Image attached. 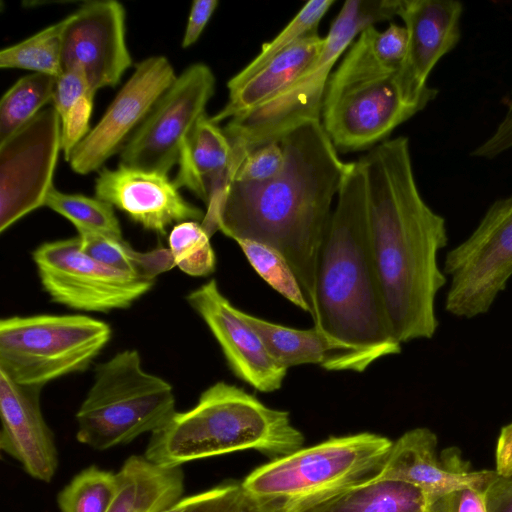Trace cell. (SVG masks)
<instances>
[{
    "mask_svg": "<svg viewBox=\"0 0 512 512\" xmlns=\"http://www.w3.org/2000/svg\"><path fill=\"white\" fill-rule=\"evenodd\" d=\"M359 160L389 331L400 344L431 339L439 325L436 295L447 281L437 261L438 251L448 243L446 221L420 194L407 137L385 140Z\"/></svg>",
    "mask_w": 512,
    "mask_h": 512,
    "instance_id": "1",
    "label": "cell"
},
{
    "mask_svg": "<svg viewBox=\"0 0 512 512\" xmlns=\"http://www.w3.org/2000/svg\"><path fill=\"white\" fill-rule=\"evenodd\" d=\"M282 170L259 183L231 181L221 202L217 230L234 241L253 240L289 263L311 308L321 244L349 162H343L321 120L307 122L280 142Z\"/></svg>",
    "mask_w": 512,
    "mask_h": 512,
    "instance_id": "2",
    "label": "cell"
},
{
    "mask_svg": "<svg viewBox=\"0 0 512 512\" xmlns=\"http://www.w3.org/2000/svg\"><path fill=\"white\" fill-rule=\"evenodd\" d=\"M312 319L315 328L355 356L362 372L401 352L388 328L375 269L360 160L349 162L321 244Z\"/></svg>",
    "mask_w": 512,
    "mask_h": 512,
    "instance_id": "3",
    "label": "cell"
},
{
    "mask_svg": "<svg viewBox=\"0 0 512 512\" xmlns=\"http://www.w3.org/2000/svg\"><path fill=\"white\" fill-rule=\"evenodd\" d=\"M304 443L287 411L266 406L244 389L218 381L189 410L176 411L151 433L144 456L166 468L190 461L253 449L272 459Z\"/></svg>",
    "mask_w": 512,
    "mask_h": 512,
    "instance_id": "4",
    "label": "cell"
},
{
    "mask_svg": "<svg viewBox=\"0 0 512 512\" xmlns=\"http://www.w3.org/2000/svg\"><path fill=\"white\" fill-rule=\"evenodd\" d=\"M392 444L370 432L330 437L257 467L241 486L257 512H306L373 479Z\"/></svg>",
    "mask_w": 512,
    "mask_h": 512,
    "instance_id": "5",
    "label": "cell"
},
{
    "mask_svg": "<svg viewBox=\"0 0 512 512\" xmlns=\"http://www.w3.org/2000/svg\"><path fill=\"white\" fill-rule=\"evenodd\" d=\"M400 5L401 0L345 1L313 63L277 94L228 121L222 129L231 145L230 181L252 151L279 143L307 122L321 120L327 83L337 60L364 29L398 16Z\"/></svg>",
    "mask_w": 512,
    "mask_h": 512,
    "instance_id": "6",
    "label": "cell"
},
{
    "mask_svg": "<svg viewBox=\"0 0 512 512\" xmlns=\"http://www.w3.org/2000/svg\"><path fill=\"white\" fill-rule=\"evenodd\" d=\"M375 29L369 26L358 35L327 83L321 123L338 152L374 147L423 110L405 96L400 69L377 58Z\"/></svg>",
    "mask_w": 512,
    "mask_h": 512,
    "instance_id": "7",
    "label": "cell"
},
{
    "mask_svg": "<svg viewBox=\"0 0 512 512\" xmlns=\"http://www.w3.org/2000/svg\"><path fill=\"white\" fill-rule=\"evenodd\" d=\"M175 405L171 384L144 370L137 350L125 349L95 368L75 416L76 439L95 450L130 443L163 426Z\"/></svg>",
    "mask_w": 512,
    "mask_h": 512,
    "instance_id": "8",
    "label": "cell"
},
{
    "mask_svg": "<svg viewBox=\"0 0 512 512\" xmlns=\"http://www.w3.org/2000/svg\"><path fill=\"white\" fill-rule=\"evenodd\" d=\"M112 335L86 315L38 314L0 321V371L18 384L41 387L85 371Z\"/></svg>",
    "mask_w": 512,
    "mask_h": 512,
    "instance_id": "9",
    "label": "cell"
},
{
    "mask_svg": "<svg viewBox=\"0 0 512 512\" xmlns=\"http://www.w3.org/2000/svg\"><path fill=\"white\" fill-rule=\"evenodd\" d=\"M445 310L459 318L487 313L512 276V195L495 200L470 236L448 251Z\"/></svg>",
    "mask_w": 512,
    "mask_h": 512,
    "instance_id": "10",
    "label": "cell"
},
{
    "mask_svg": "<svg viewBox=\"0 0 512 512\" xmlns=\"http://www.w3.org/2000/svg\"><path fill=\"white\" fill-rule=\"evenodd\" d=\"M52 301L74 310L106 313L130 307L154 280L110 267L86 254L79 237L45 242L32 253Z\"/></svg>",
    "mask_w": 512,
    "mask_h": 512,
    "instance_id": "11",
    "label": "cell"
},
{
    "mask_svg": "<svg viewBox=\"0 0 512 512\" xmlns=\"http://www.w3.org/2000/svg\"><path fill=\"white\" fill-rule=\"evenodd\" d=\"M215 82L204 63L192 64L177 75L121 149L120 164L167 174L178 163L195 123L206 113Z\"/></svg>",
    "mask_w": 512,
    "mask_h": 512,
    "instance_id": "12",
    "label": "cell"
},
{
    "mask_svg": "<svg viewBox=\"0 0 512 512\" xmlns=\"http://www.w3.org/2000/svg\"><path fill=\"white\" fill-rule=\"evenodd\" d=\"M59 151L61 123L53 106L0 142V232L45 206Z\"/></svg>",
    "mask_w": 512,
    "mask_h": 512,
    "instance_id": "13",
    "label": "cell"
},
{
    "mask_svg": "<svg viewBox=\"0 0 512 512\" xmlns=\"http://www.w3.org/2000/svg\"><path fill=\"white\" fill-rule=\"evenodd\" d=\"M176 77L164 56L139 62L97 125L73 149L68 160L72 170L85 175L100 169L123 148Z\"/></svg>",
    "mask_w": 512,
    "mask_h": 512,
    "instance_id": "14",
    "label": "cell"
},
{
    "mask_svg": "<svg viewBox=\"0 0 512 512\" xmlns=\"http://www.w3.org/2000/svg\"><path fill=\"white\" fill-rule=\"evenodd\" d=\"M64 19L63 71L82 70L95 92L116 86L132 64L122 4L112 0L87 2Z\"/></svg>",
    "mask_w": 512,
    "mask_h": 512,
    "instance_id": "15",
    "label": "cell"
},
{
    "mask_svg": "<svg viewBox=\"0 0 512 512\" xmlns=\"http://www.w3.org/2000/svg\"><path fill=\"white\" fill-rule=\"evenodd\" d=\"M186 300L218 342L233 374L256 389L279 390L288 369L268 353L260 337L237 314L235 307L211 279L192 290Z\"/></svg>",
    "mask_w": 512,
    "mask_h": 512,
    "instance_id": "16",
    "label": "cell"
},
{
    "mask_svg": "<svg viewBox=\"0 0 512 512\" xmlns=\"http://www.w3.org/2000/svg\"><path fill=\"white\" fill-rule=\"evenodd\" d=\"M463 9L454 0H401L398 16L408 33V49L400 84L407 99L423 109L438 94L427 85L429 74L460 41Z\"/></svg>",
    "mask_w": 512,
    "mask_h": 512,
    "instance_id": "17",
    "label": "cell"
},
{
    "mask_svg": "<svg viewBox=\"0 0 512 512\" xmlns=\"http://www.w3.org/2000/svg\"><path fill=\"white\" fill-rule=\"evenodd\" d=\"M95 196L118 208L144 229L165 235L185 221L200 223L205 213L186 201L167 174L119 165L103 168L95 181Z\"/></svg>",
    "mask_w": 512,
    "mask_h": 512,
    "instance_id": "18",
    "label": "cell"
},
{
    "mask_svg": "<svg viewBox=\"0 0 512 512\" xmlns=\"http://www.w3.org/2000/svg\"><path fill=\"white\" fill-rule=\"evenodd\" d=\"M41 389L18 384L0 371V448L30 477L49 483L59 457L54 433L42 413Z\"/></svg>",
    "mask_w": 512,
    "mask_h": 512,
    "instance_id": "19",
    "label": "cell"
},
{
    "mask_svg": "<svg viewBox=\"0 0 512 512\" xmlns=\"http://www.w3.org/2000/svg\"><path fill=\"white\" fill-rule=\"evenodd\" d=\"M437 437L425 427L405 432L395 442L376 478L396 479L421 488L432 504L446 493L463 486L487 487L498 475L496 470H470L468 464L449 450L437 455Z\"/></svg>",
    "mask_w": 512,
    "mask_h": 512,
    "instance_id": "20",
    "label": "cell"
},
{
    "mask_svg": "<svg viewBox=\"0 0 512 512\" xmlns=\"http://www.w3.org/2000/svg\"><path fill=\"white\" fill-rule=\"evenodd\" d=\"M231 145L222 128L204 113L183 143L175 184L186 187L207 206L202 226L217 231L218 211L230 184Z\"/></svg>",
    "mask_w": 512,
    "mask_h": 512,
    "instance_id": "21",
    "label": "cell"
},
{
    "mask_svg": "<svg viewBox=\"0 0 512 512\" xmlns=\"http://www.w3.org/2000/svg\"><path fill=\"white\" fill-rule=\"evenodd\" d=\"M236 311L260 337L271 357L286 369L314 364L328 371L362 372L357 359L349 350L314 326L310 329H296L261 319L239 308Z\"/></svg>",
    "mask_w": 512,
    "mask_h": 512,
    "instance_id": "22",
    "label": "cell"
},
{
    "mask_svg": "<svg viewBox=\"0 0 512 512\" xmlns=\"http://www.w3.org/2000/svg\"><path fill=\"white\" fill-rule=\"evenodd\" d=\"M324 44L325 37L315 32L278 54L244 85L229 92L227 103L212 121L219 124L235 118L277 94L313 63Z\"/></svg>",
    "mask_w": 512,
    "mask_h": 512,
    "instance_id": "23",
    "label": "cell"
},
{
    "mask_svg": "<svg viewBox=\"0 0 512 512\" xmlns=\"http://www.w3.org/2000/svg\"><path fill=\"white\" fill-rule=\"evenodd\" d=\"M117 473L119 491L108 512H161L183 497L181 467H161L144 455H131Z\"/></svg>",
    "mask_w": 512,
    "mask_h": 512,
    "instance_id": "24",
    "label": "cell"
},
{
    "mask_svg": "<svg viewBox=\"0 0 512 512\" xmlns=\"http://www.w3.org/2000/svg\"><path fill=\"white\" fill-rule=\"evenodd\" d=\"M431 506V500L418 486L374 477L306 512H430Z\"/></svg>",
    "mask_w": 512,
    "mask_h": 512,
    "instance_id": "25",
    "label": "cell"
},
{
    "mask_svg": "<svg viewBox=\"0 0 512 512\" xmlns=\"http://www.w3.org/2000/svg\"><path fill=\"white\" fill-rule=\"evenodd\" d=\"M95 91L82 70L63 71L56 78L53 107L61 123V151L68 161L73 149L89 133Z\"/></svg>",
    "mask_w": 512,
    "mask_h": 512,
    "instance_id": "26",
    "label": "cell"
},
{
    "mask_svg": "<svg viewBox=\"0 0 512 512\" xmlns=\"http://www.w3.org/2000/svg\"><path fill=\"white\" fill-rule=\"evenodd\" d=\"M56 77L32 73L20 78L0 102V142L4 141L52 101Z\"/></svg>",
    "mask_w": 512,
    "mask_h": 512,
    "instance_id": "27",
    "label": "cell"
},
{
    "mask_svg": "<svg viewBox=\"0 0 512 512\" xmlns=\"http://www.w3.org/2000/svg\"><path fill=\"white\" fill-rule=\"evenodd\" d=\"M334 2V0H311L305 3L278 35L264 43L257 56L227 82L228 91L237 90L278 54L317 32L321 19Z\"/></svg>",
    "mask_w": 512,
    "mask_h": 512,
    "instance_id": "28",
    "label": "cell"
},
{
    "mask_svg": "<svg viewBox=\"0 0 512 512\" xmlns=\"http://www.w3.org/2000/svg\"><path fill=\"white\" fill-rule=\"evenodd\" d=\"M65 19L0 52L1 68H19L59 77L62 72V33Z\"/></svg>",
    "mask_w": 512,
    "mask_h": 512,
    "instance_id": "29",
    "label": "cell"
},
{
    "mask_svg": "<svg viewBox=\"0 0 512 512\" xmlns=\"http://www.w3.org/2000/svg\"><path fill=\"white\" fill-rule=\"evenodd\" d=\"M119 491L118 473L91 465L57 495L60 512H108Z\"/></svg>",
    "mask_w": 512,
    "mask_h": 512,
    "instance_id": "30",
    "label": "cell"
},
{
    "mask_svg": "<svg viewBox=\"0 0 512 512\" xmlns=\"http://www.w3.org/2000/svg\"><path fill=\"white\" fill-rule=\"evenodd\" d=\"M45 206L68 219L78 233H95L123 239L113 206L97 197L63 193L53 186Z\"/></svg>",
    "mask_w": 512,
    "mask_h": 512,
    "instance_id": "31",
    "label": "cell"
},
{
    "mask_svg": "<svg viewBox=\"0 0 512 512\" xmlns=\"http://www.w3.org/2000/svg\"><path fill=\"white\" fill-rule=\"evenodd\" d=\"M235 242L262 279L289 302L311 315L310 305L298 279L278 251L253 240L240 239Z\"/></svg>",
    "mask_w": 512,
    "mask_h": 512,
    "instance_id": "32",
    "label": "cell"
},
{
    "mask_svg": "<svg viewBox=\"0 0 512 512\" xmlns=\"http://www.w3.org/2000/svg\"><path fill=\"white\" fill-rule=\"evenodd\" d=\"M210 235L197 221H185L173 226L168 236L169 249L175 266L193 277L212 274L216 256Z\"/></svg>",
    "mask_w": 512,
    "mask_h": 512,
    "instance_id": "33",
    "label": "cell"
},
{
    "mask_svg": "<svg viewBox=\"0 0 512 512\" xmlns=\"http://www.w3.org/2000/svg\"><path fill=\"white\" fill-rule=\"evenodd\" d=\"M161 512H257L241 482H225L193 495L183 496Z\"/></svg>",
    "mask_w": 512,
    "mask_h": 512,
    "instance_id": "34",
    "label": "cell"
},
{
    "mask_svg": "<svg viewBox=\"0 0 512 512\" xmlns=\"http://www.w3.org/2000/svg\"><path fill=\"white\" fill-rule=\"evenodd\" d=\"M78 237L82 250L92 258L115 269L140 276L139 251L134 250L123 239L87 232L78 233Z\"/></svg>",
    "mask_w": 512,
    "mask_h": 512,
    "instance_id": "35",
    "label": "cell"
},
{
    "mask_svg": "<svg viewBox=\"0 0 512 512\" xmlns=\"http://www.w3.org/2000/svg\"><path fill=\"white\" fill-rule=\"evenodd\" d=\"M284 164V153L280 143L263 145L248 154L232 181L265 182L280 173Z\"/></svg>",
    "mask_w": 512,
    "mask_h": 512,
    "instance_id": "36",
    "label": "cell"
},
{
    "mask_svg": "<svg viewBox=\"0 0 512 512\" xmlns=\"http://www.w3.org/2000/svg\"><path fill=\"white\" fill-rule=\"evenodd\" d=\"M373 49L384 65L400 69L408 49V33L405 26L391 23L384 31L375 29Z\"/></svg>",
    "mask_w": 512,
    "mask_h": 512,
    "instance_id": "37",
    "label": "cell"
},
{
    "mask_svg": "<svg viewBox=\"0 0 512 512\" xmlns=\"http://www.w3.org/2000/svg\"><path fill=\"white\" fill-rule=\"evenodd\" d=\"M486 488L468 485L452 490L435 501L430 512H488Z\"/></svg>",
    "mask_w": 512,
    "mask_h": 512,
    "instance_id": "38",
    "label": "cell"
},
{
    "mask_svg": "<svg viewBox=\"0 0 512 512\" xmlns=\"http://www.w3.org/2000/svg\"><path fill=\"white\" fill-rule=\"evenodd\" d=\"M512 149V88L506 101L504 116L492 134L471 152V156L494 159Z\"/></svg>",
    "mask_w": 512,
    "mask_h": 512,
    "instance_id": "39",
    "label": "cell"
},
{
    "mask_svg": "<svg viewBox=\"0 0 512 512\" xmlns=\"http://www.w3.org/2000/svg\"><path fill=\"white\" fill-rule=\"evenodd\" d=\"M217 6V0H195L192 3L182 39L183 48H188L198 40Z\"/></svg>",
    "mask_w": 512,
    "mask_h": 512,
    "instance_id": "40",
    "label": "cell"
},
{
    "mask_svg": "<svg viewBox=\"0 0 512 512\" xmlns=\"http://www.w3.org/2000/svg\"><path fill=\"white\" fill-rule=\"evenodd\" d=\"M488 512H512V475L497 477L486 488Z\"/></svg>",
    "mask_w": 512,
    "mask_h": 512,
    "instance_id": "41",
    "label": "cell"
},
{
    "mask_svg": "<svg viewBox=\"0 0 512 512\" xmlns=\"http://www.w3.org/2000/svg\"><path fill=\"white\" fill-rule=\"evenodd\" d=\"M496 472L500 476L512 475V422L502 427L495 451Z\"/></svg>",
    "mask_w": 512,
    "mask_h": 512,
    "instance_id": "42",
    "label": "cell"
}]
</instances>
